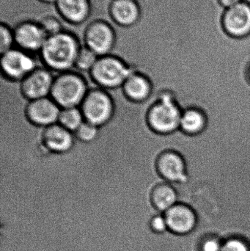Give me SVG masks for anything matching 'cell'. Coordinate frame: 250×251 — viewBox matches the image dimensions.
I'll list each match as a JSON object with an SVG mask.
<instances>
[{"instance_id":"6da1fadb","label":"cell","mask_w":250,"mask_h":251,"mask_svg":"<svg viewBox=\"0 0 250 251\" xmlns=\"http://www.w3.org/2000/svg\"><path fill=\"white\" fill-rule=\"evenodd\" d=\"M154 91L157 93V99L148 110V125L153 131L162 135L177 132L183 109L177 95L169 88H154Z\"/></svg>"},{"instance_id":"7a4b0ae2","label":"cell","mask_w":250,"mask_h":251,"mask_svg":"<svg viewBox=\"0 0 250 251\" xmlns=\"http://www.w3.org/2000/svg\"><path fill=\"white\" fill-rule=\"evenodd\" d=\"M80 48L79 41L73 34L62 31L48 36L40 53L41 60L46 68L61 73L68 72L75 67Z\"/></svg>"},{"instance_id":"3957f363","label":"cell","mask_w":250,"mask_h":251,"mask_svg":"<svg viewBox=\"0 0 250 251\" xmlns=\"http://www.w3.org/2000/svg\"><path fill=\"white\" fill-rule=\"evenodd\" d=\"M89 90L88 76L79 71L70 70L54 77L50 97L61 108L79 107Z\"/></svg>"},{"instance_id":"277c9868","label":"cell","mask_w":250,"mask_h":251,"mask_svg":"<svg viewBox=\"0 0 250 251\" xmlns=\"http://www.w3.org/2000/svg\"><path fill=\"white\" fill-rule=\"evenodd\" d=\"M132 72L123 59L111 54L98 57L88 76L97 87L114 89L123 86Z\"/></svg>"},{"instance_id":"5b68a950","label":"cell","mask_w":250,"mask_h":251,"mask_svg":"<svg viewBox=\"0 0 250 251\" xmlns=\"http://www.w3.org/2000/svg\"><path fill=\"white\" fill-rule=\"evenodd\" d=\"M85 120L100 127L107 124L114 113V101L105 89L91 87L80 105Z\"/></svg>"},{"instance_id":"8992f818","label":"cell","mask_w":250,"mask_h":251,"mask_svg":"<svg viewBox=\"0 0 250 251\" xmlns=\"http://www.w3.org/2000/svg\"><path fill=\"white\" fill-rule=\"evenodd\" d=\"M222 29L232 39L243 40L250 36V2L243 0L224 10L221 16Z\"/></svg>"},{"instance_id":"52a82bcc","label":"cell","mask_w":250,"mask_h":251,"mask_svg":"<svg viewBox=\"0 0 250 251\" xmlns=\"http://www.w3.org/2000/svg\"><path fill=\"white\" fill-rule=\"evenodd\" d=\"M157 172L166 182L173 185L184 184L189 178L187 161L180 152L169 149L159 156Z\"/></svg>"},{"instance_id":"ba28073f","label":"cell","mask_w":250,"mask_h":251,"mask_svg":"<svg viewBox=\"0 0 250 251\" xmlns=\"http://www.w3.org/2000/svg\"><path fill=\"white\" fill-rule=\"evenodd\" d=\"M85 46L98 57L111 54L116 43V35L113 26L103 20L91 22L84 34Z\"/></svg>"},{"instance_id":"9c48e42d","label":"cell","mask_w":250,"mask_h":251,"mask_svg":"<svg viewBox=\"0 0 250 251\" xmlns=\"http://www.w3.org/2000/svg\"><path fill=\"white\" fill-rule=\"evenodd\" d=\"M1 74L14 81H22L38 66L29 53L21 49H12L1 55Z\"/></svg>"},{"instance_id":"30bf717a","label":"cell","mask_w":250,"mask_h":251,"mask_svg":"<svg viewBox=\"0 0 250 251\" xmlns=\"http://www.w3.org/2000/svg\"><path fill=\"white\" fill-rule=\"evenodd\" d=\"M169 232L178 236L190 234L198 226V217L191 205L179 202L164 213Z\"/></svg>"},{"instance_id":"8fae6325","label":"cell","mask_w":250,"mask_h":251,"mask_svg":"<svg viewBox=\"0 0 250 251\" xmlns=\"http://www.w3.org/2000/svg\"><path fill=\"white\" fill-rule=\"evenodd\" d=\"M54 77L48 68L38 66L21 81L22 94L29 101L50 97Z\"/></svg>"},{"instance_id":"7c38bea8","label":"cell","mask_w":250,"mask_h":251,"mask_svg":"<svg viewBox=\"0 0 250 251\" xmlns=\"http://www.w3.org/2000/svg\"><path fill=\"white\" fill-rule=\"evenodd\" d=\"M15 43L26 52L40 51L48 38L39 23L26 21L19 23L13 29Z\"/></svg>"},{"instance_id":"4fadbf2b","label":"cell","mask_w":250,"mask_h":251,"mask_svg":"<svg viewBox=\"0 0 250 251\" xmlns=\"http://www.w3.org/2000/svg\"><path fill=\"white\" fill-rule=\"evenodd\" d=\"M61 107L51 98L38 99L28 101L26 113L29 120L34 125L47 127L58 122Z\"/></svg>"},{"instance_id":"5bb4252c","label":"cell","mask_w":250,"mask_h":251,"mask_svg":"<svg viewBox=\"0 0 250 251\" xmlns=\"http://www.w3.org/2000/svg\"><path fill=\"white\" fill-rule=\"evenodd\" d=\"M41 140L47 150L53 153H61L68 151L75 142L73 132L60 124L43 127Z\"/></svg>"},{"instance_id":"9a60e30c","label":"cell","mask_w":250,"mask_h":251,"mask_svg":"<svg viewBox=\"0 0 250 251\" xmlns=\"http://www.w3.org/2000/svg\"><path fill=\"white\" fill-rule=\"evenodd\" d=\"M109 13L112 20L123 27L136 25L141 16L140 7L136 0H113Z\"/></svg>"},{"instance_id":"2e32d148","label":"cell","mask_w":250,"mask_h":251,"mask_svg":"<svg viewBox=\"0 0 250 251\" xmlns=\"http://www.w3.org/2000/svg\"><path fill=\"white\" fill-rule=\"evenodd\" d=\"M208 116L205 110L198 106L183 107L179 130L188 136H198L208 128Z\"/></svg>"},{"instance_id":"e0dca14e","label":"cell","mask_w":250,"mask_h":251,"mask_svg":"<svg viewBox=\"0 0 250 251\" xmlns=\"http://www.w3.org/2000/svg\"><path fill=\"white\" fill-rule=\"evenodd\" d=\"M122 89L126 97L135 102L147 101L154 93V86L149 78L136 72L129 75Z\"/></svg>"},{"instance_id":"ac0fdd59","label":"cell","mask_w":250,"mask_h":251,"mask_svg":"<svg viewBox=\"0 0 250 251\" xmlns=\"http://www.w3.org/2000/svg\"><path fill=\"white\" fill-rule=\"evenodd\" d=\"M56 7L63 19L73 25H80L89 18L90 0H57Z\"/></svg>"},{"instance_id":"d6986e66","label":"cell","mask_w":250,"mask_h":251,"mask_svg":"<svg viewBox=\"0 0 250 251\" xmlns=\"http://www.w3.org/2000/svg\"><path fill=\"white\" fill-rule=\"evenodd\" d=\"M151 202L154 209L164 214L179 203V193L173 184L163 181L156 185L151 193Z\"/></svg>"},{"instance_id":"ffe728a7","label":"cell","mask_w":250,"mask_h":251,"mask_svg":"<svg viewBox=\"0 0 250 251\" xmlns=\"http://www.w3.org/2000/svg\"><path fill=\"white\" fill-rule=\"evenodd\" d=\"M85 121L80 107H67L60 110L57 123L69 131L74 132Z\"/></svg>"},{"instance_id":"44dd1931","label":"cell","mask_w":250,"mask_h":251,"mask_svg":"<svg viewBox=\"0 0 250 251\" xmlns=\"http://www.w3.org/2000/svg\"><path fill=\"white\" fill-rule=\"evenodd\" d=\"M98 56L86 46L81 47L76 57L75 68L79 72L89 73L98 59Z\"/></svg>"},{"instance_id":"7402d4cb","label":"cell","mask_w":250,"mask_h":251,"mask_svg":"<svg viewBox=\"0 0 250 251\" xmlns=\"http://www.w3.org/2000/svg\"><path fill=\"white\" fill-rule=\"evenodd\" d=\"M98 131L99 127L85 121L73 134L76 140L82 143H91L98 137Z\"/></svg>"},{"instance_id":"603a6c76","label":"cell","mask_w":250,"mask_h":251,"mask_svg":"<svg viewBox=\"0 0 250 251\" xmlns=\"http://www.w3.org/2000/svg\"><path fill=\"white\" fill-rule=\"evenodd\" d=\"M15 43L14 34L5 24H1L0 26V52L1 54L12 50Z\"/></svg>"},{"instance_id":"cb8c5ba5","label":"cell","mask_w":250,"mask_h":251,"mask_svg":"<svg viewBox=\"0 0 250 251\" xmlns=\"http://www.w3.org/2000/svg\"><path fill=\"white\" fill-rule=\"evenodd\" d=\"M222 251H250V245L245 239L229 237L223 240Z\"/></svg>"},{"instance_id":"d4e9b609","label":"cell","mask_w":250,"mask_h":251,"mask_svg":"<svg viewBox=\"0 0 250 251\" xmlns=\"http://www.w3.org/2000/svg\"><path fill=\"white\" fill-rule=\"evenodd\" d=\"M148 226L152 232L156 234H159V235H161V234H164V233L169 231L167 221L164 218V214L159 213V212L154 214L150 218Z\"/></svg>"},{"instance_id":"484cf974","label":"cell","mask_w":250,"mask_h":251,"mask_svg":"<svg viewBox=\"0 0 250 251\" xmlns=\"http://www.w3.org/2000/svg\"><path fill=\"white\" fill-rule=\"evenodd\" d=\"M39 24L48 37L56 35L63 31L60 21L52 16H47L44 18Z\"/></svg>"},{"instance_id":"4316f807","label":"cell","mask_w":250,"mask_h":251,"mask_svg":"<svg viewBox=\"0 0 250 251\" xmlns=\"http://www.w3.org/2000/svg\"><path fill=\"white\" fill-rule=\"evenodd\" d=\"M223 240L216 236H208L201 241L200 245L201 251H222Z\"/></svg>"},{"instance_id":"83f0119b","label":"cell","mask_w":250,"mask_h":251,"mask_svg":"<svg viewBox=\"0 0 250 251\" xmlns=\"http://www.w3.org/2000/svg\"><path fill=\"white\" fill-rule=\"evenodd\" d=\"M217 3L223 7L224 10L233 7L240 3L243 0H217Z\"/></svg>"},{"instance_id":"f1b7e54d","label":"cell","mask_w":250,"mask_h":251,"mask_svg":"<svg viewBox=\"0 0 250 251\" xmlns=\"http://www.w3.org/2000/svg\"><path fill=\"white\" fill-rule=\"evenodd\" d=\"M245 75H246L247 79L250 84V60L246 66V70H245Z\"/></svg>"},{"instance_id":"f546056e","label":"cell","mask_w":250,"mask_h":251,"mask_svg":"<svg viewBox=\"0 0 250 251\" xmlns=\"http://www.w3.org/2000/svg\"><path fill=\"white\" fill-rule=\"evenodd\" d=\"M41 2L47 3V4H51V3H54L55 4L57 0H39Z\"/></svg>"}]
</instances>
